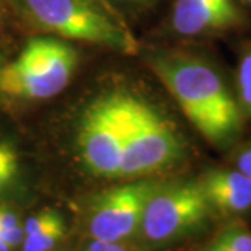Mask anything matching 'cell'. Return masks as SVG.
<instances>
[{"label": "cell", "instance_id": "obj_1", "mask_svg": "<svg viewBox=\"0 0 251 251\" xmlns=\"http://www.w3.org/2000/svg\"><path fill=\"white\" fill-rule=\"evenodd\" d=\"M152 69L191 125L208 141L222 144L242 128V112L222 77L206 63L175 54L153 57Z\"/></svg>", "mask_w": 251, "mask_h": 251}, {"label": "cell", "instance_id": "obj_2", "mask_svg": "<svg viewBox=\"0 0 251 251\" xmlns=\"http://www.w3.org/2000/svg\"><path fill=\"white\" fill-rule=\"evenodd\" d=\"M123 130L122 177H144L173 165L183 156L179 134L156 109L134 95L120 92Z\"/></svg>", "mask_w": 251, "mask_h": 251}, {"label": "cell", "instance_id": "obj_3", "mask_svg": "<svg viewBox=\"0 0 251 251\" xmlns=\"http://www.w3.org/2000/svg\"><path fill=\"white\" fill-rule=\"evenodd\" d=\"M28 17L57 35L134 53L137 42L100 0H21Z\"/></svg>", "mask_w": 251, "mask_h": 251}, {"label": "cell", "instance_id": "obj_4", "mask_svg": "<svg viewBox=\"0 0 251 251\" xmlns=\"http://www.w3.org/2000/svg\"><path fill=\"white\" fill-rule=\"evenodd\" d=\"M77 66L72 46L54 38L31 39L0 73V91L25 99L52 98L62 92Z\"/></svg>", "mask_w": 251, "mask_h": 251}, {"label": "cell", "instance_id": "obj_5", "mask_svg": "<svg viewBox=\"0 0 251 251\" xmlns=\"http://www.w3.org/2000/svg\"><path fill=\"white\" fill-rule=\"evenodd\" d=\"M211 212L200 181L162 183L145 206L140 230L152 244L175 242L200 229Z\"/></svg>", "mask_w": 251, "mask_h": 251}, {"label": "cell", "instance_id": "obj_6", "mask_svg": "<svg viewBox=\"0 0 251 251\" xmlns=\"http://www.w3.org/2000/svg\"><path fill=\"white\" fill-rule=\"evenodd\" d=\"M77 147L85 168L100 177H122L123 130L120 92L92 100L84 109L77 128Z\"/></svg>", "mask_w": 251, "mask_h": 251}, {"label": "cell", "instance_id": "obj_7", "mask_svg": "<svg viewBox=\"0 0 251 251\" xmlns=\"http://www.w3.org/2000/svg\"><path fill=\"white\" fill-rule=\"evenodd\" d=\"M161 184L140 179L102 191L91 205V237L106 242H125L133 237L141 227L145 206Z\"/></svg>", "mask_w": 251, "mask_h": 251}, {"label": "cell", "instance_id": "obj_8", "mask_svg": "<svg viewBox=\"0 0 251 251\" xmlns=\"http://www.w3.org/2000/svg\"><path fill=\"white\" fill-rule=\"evenodd\" d=\"M240 20L233 0H176L172 25L180 35L196 36L232 28Z\"/></svg>", "mask_w": 251, "mask_h": 251}, {"label": "cell", "instance_id": "obj_9", "mask_svg": "<svg viewBox=\"0 0 251 251\" xmlns=\"http://www.w3.org/2000/svg\"><path fill=\"white\" fill-rule=\"evenodd\" d=\"M200 184L212 211L230 216L251 211V179L239 169H212Z\"/></svg>", "mask_w": 251, "mask_h": 251}, {"label": "cell", "instance_id": "obj_10", "mask_svg": "<svg viewBox=\"0 0 251 251\" xmlns=\"http://www.w3.org/2000/svg\"><path fill=\"white\" fill-rule=\"evenodd\" d=\"M23 232V251H52L64 237L66 225L59 212L44 209L28 219Z\"/></svg>", "mask_w": 251, "mask_h": 251}, {"label": "cell", "instance_id": "obj_11", "mask_svg": "<svg viewBox=\"0 0 251 251\" xmlns=\"http://www.w3.org/2000/svg\"><path fill=\"white\" fill-rule=\"evenodd\" d=\"M201 251H251V230L242 224L227 225Z\"/></svg>", "mask_w": 251, "mask_h": 251}, {"label": "cell", "instance_id": "obj_12", "mask_svg": "<svg viewBox=\"0 0 251 251\" xmlns=\"http://www.w3.org/2000/svg\"><path fill=\"white\" fill-rule=\"evenodd\" d=\"M18 153L9 143H0V191L13 183L18 173Z\"/></svg>", "mask_w": 251, "mask_h": 251}, {"label": "cell", "instance_id": "obj_13", "mask_svg": "<svg viewBox=\"0 0 251 251\" xmlns=\"http://www.w3.org/2000/svg\"><path fill=\"white\" fill-rule=\"evenodd\" d=\"M0 237L14 250L23 243L24 232L17 215L6 208H0Z\"/></svg>", "mask_w": 251, "mask_h": 251}, {"label": "cell", "instance_id": "obj_14", "mask_svg": "<svg viewBox=\"0 0 251 251\" xmlns=\"http://www.w3.org/2000/svg\"><path fill=\"white\" fill-rule=\"evenodd\" d=\"M237 87L243 105L251 112V52L246 54L239 64Z\"/></svg>", "mask_w": 251, "mask_h": 251}, {"label": "cell", "instance_id": "obj_15", "mask_svg": "<svg viewBox=\"0 0 251 251\" xmlns=\"http://www.w3.org/2000/svg\"><path fill=\"white\" fill-rule=\"evenodd\" d=\"M85 251H133L128 249L123 242H106V240H97L92 239Z\"/></svg>", "mask_w": 251, "mask_h": 251}, {"label": "cell", "instance_id": "obj_16", "mask_svg": "<svg viewBox=\"0 0 251 251\" xmlns=\"http://www.w3.org/2000/svg\"><path fill=\"white\" fill-rule=\"evenodd\" d=\"M236 169L243 172L251 179V145L246 147L236 158Z\"/></svg>", "mask_w": 251, "mask_h": 251}, {"label": "cell", "instance_id": "obj_17", "mask_svg": "<svg viewBox=\"0 0 251 251\" xmlns=\"http://www.w3.org/2000/svg\"><path fill=\"white\" fill-rule=\"evenodd\" d=\"M0 251H13V249L1 237H0Z\"/></svg>", "mask_w": 251, "mask_h": 251}, {"label": "cell", "instance_id": "obj_18", "mask_svg": "<svg viewBox=\"0 0 251 251\" xmlns=\"http://www.w3.org/2000/svg\"><path fill=\"white\" fill-rule=\"evenodd\" d=\"M249 1H250V3H251V0H249Z\"/></svg>", "mask_w": 251, "mask_h": 251}]
</instances>
